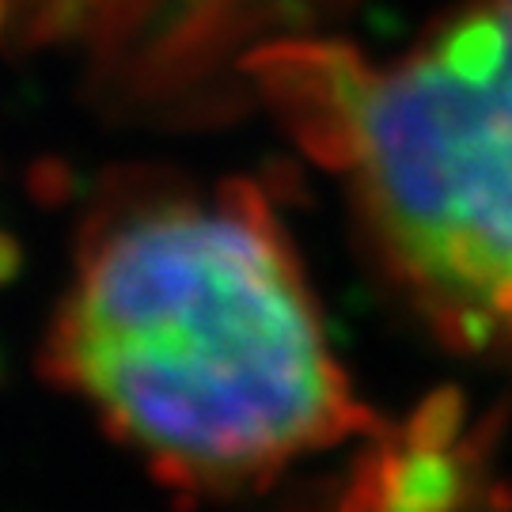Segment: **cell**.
<instances>
[{
    "label": "cell",
    "mask_w": 512,
    "mask_h": 512,
    "mask_svg": "<svg viewBox=\"0 0 512 512\" xmlns=\"http://www.w3.org/2000/svg\"><path fill=\"white\" fill-rule=\"evenodd\" d=\"M46 361L194 494L255 490L368 425L293 239L247 183H133L99 205Z\"/></svg>",
    "instance_id": "6da1fadb"
},
{
    "label": "cell",
    "mask_w": 512,
    "mask_h": 512,
    "mask_svg": "<svg viewBox=\"0 0 512 512\" xmlns=\"http://www.w3.org/2000/svg\"><path fill=\"white\" fill-rule=\"evenodd\" d=\"M327 133L410 304L452 346L512 361V0H459L353 76Z\"/></svg>",
    "instance_id": "7a4b0ae2"
}]
</instances>
